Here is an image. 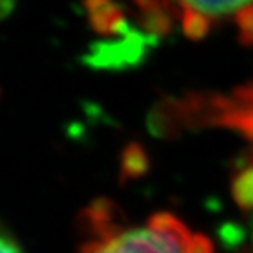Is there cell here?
I'll return each instance as SVG.
<instances>
[{"label": "cell", "mask_w": 253, "mask_h": 253, "mask_svg": "<svg viewBox=\"0 0 253 253\" xmlns=\"http://www.w3.org/2000/svg\"><path fill=\"white\" fill-rule=\"evenodd\" d=\"M150 28L179 27L190 39L232 25L243 42H253V0H132Z\"/></svg>", "instance_id": "obj_1"}, {"label": "cell", "mask_w": 253, "mask_h": 253, "mask_svg": "<svg viewBox=\"0 0 253 253\" xmlns=\"http://www.w3.org/2000/svg\"><path fill=\"white\" fill-rule=\"evenodd\" d=\"M252 232H253V220H252Z\"/></svg>", "instance_id": "obj_3"}, {"label": "cell", "mask_w": 253, "mask_h": 253, "mask_svg": "<svg viewBox=\"0 0 253 253\" xmlns=\"http://www.w3.org/2000/svg\"><path fill=\"white\" fill-rule=\"evenodd\" d=\"M81 253H213V245L178 216L157 213L141 225L126 229L99 225L97 236Z\"/></svg>", "instance_id": "obj_2"}]
</instances>
